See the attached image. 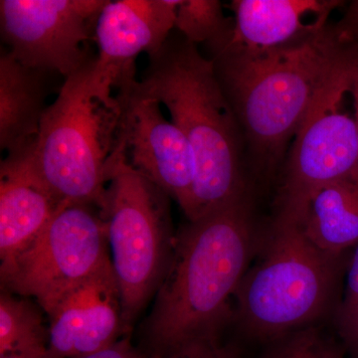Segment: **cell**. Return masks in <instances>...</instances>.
Wrapping results in <instances>:
<instances>
[{"instance_id": "6da1fadb", "label": "cell", "mask_w": 358, "mask_h": 358, "mask_svg": "<svg viewBox=\"0 0 358 358\" xmlns=\"http://www.w3.org/2000/svg\"><path fill=\"white\" fill-rule=\"evenodd\" d=\"M263 234L251 194L187 220L176 234L171 265L138 331V352L196 358L225 345L235 296Z\"/></svg>"}, {"instance_id": "7a4b0ae2", "label": "cell", "mask_w": 358, "mask_h": 358, "mask_svg": "<svg viewBox=\"0 0 358 358\" xmlns=\"http://www.w3.org/2000/svg\"><path fill=\"white\" fill-rule=\"evenodd\" d=\"M352 49L336 41L331 24L275 48H246L229 38L211 49L216 74L257 166L268 169L277 164L350 62Z\"/></svg>"}, {"instance_id": "3957f363", "label": "cell", "mask_w": 358, "mask_h": 358, "mask_svg": "<svg viewBox=\"0 0 358 358\" xmlns=\"http://www.w3.org/2000/svg\"><path fill=\"white\" fill-rule=\"evenodd\" d=\"M148 59L136 88L166 108L194 152L196 176L187 220L251 194L244 169L243 131L213 61L182 35H171Z\"/></svg>"}, {"instance_id": "277c9868", "label": "cell", "mask_w": 358, "mask_h": 358, "mask_svg": "<svg viewBox=\"0 0 358 358\" xmlns=\"http://www.w3.org/2000/svg\"><path fill=\"white\" fill-rule=\"evenodd\" d=\"M350 254L322 251L301 223L274 217L235 296L233 326L263 348L333 317Z\"/></svg>"}, {"instance_id": "5b68a950", "label": "cell", "mask_w": 358, "mask_h": 358, "mask_svg": "<svg viewBox=\"0 0 358 358\" xmlns=\"http://www.w3.org/2000/svg\"><path fill=\"white\" fill-rule=\"evenodd\" d=\"M94 62L65 78L27 148L33 169L60 204L99 207L119 141L121 103L96 74Z\"/></svg>"}, {"instance_id": "8992f818", "label": "cell", "mask_w": 358, "mask_h": 358, "mask_svg": "<svg viewBox=\"0 0 358 358\" xmlns=\"http://www.w3.org/2000/svg\"><path fill=\"white\" fill-rule=\"evenodd\" d=\"M169 199L113 155L99 210L106 225L128 334L159 291L173 259L176 234Z\"/></svg>"}, {"instance_id": "52a82bcc", "label": "cell", "mask_w": 358, "mask_h": 358, "mask_svg": "<svg viewBox=\"0 0 358 358\" xmlns=\"http://www.w3.org/2000/svg\"><path fill=\"white\" fill-rule=\"evenodd\" d=\"M110 263L99 207L62 203L32 244L0 268L1 289L32 299L46 312Z\"/></svg>"}, {"instance_id": "ba28073f", "label": "cell", "mask_w": 358, "mask_h": 358, "mask_svg": "<svg viewBox=\"0 0 358 358\" xmlns=\"http://www.w3.org/2000/svg\"><path fill=\"white\" fill-rule=\"evenodd\" d=\"M352 57L329 85L294 138L279 190L275 217L303 222L315 193L334 181L358 178L355 117L343 110L350 93Z\"/></svg>"}, {"instance_id": "9c48e42d", "label": "cell", "mask_w": 358, "mask_h": 358, "mask_svg": "<svg viewBox=\"0 0 358 358\" xmlns=\"http://www.w3.org/2000/svg\"><path fill=\"white\" fill-rule=\"evenodd\" d=\"M107 0H1L0 26L7 51L26 67L67 78L92 59L84 45L95 37Z\"/></svg>"}, {"instance_id": "30bf717a", "label": "cell", "mask_w": 358, "mask_h": 358, "mask_svg": "<svg viewBox=\"0 0 358 358\" xmlns=\"http://www.w3.org/2000/svg\"><path fill=\"white\" fill-rule=\"evenodd\" d=\"M136 81L115 94L122 122L113 155L164 190L187 216L196 176L194 152L180 129L164 117L160 103L136 90Z\"/></svg>"}, {"instance_id": "8fae6325", "label": "cell", "mask_w": 358, "mask_h": 358, "mask_svg": "<svg viewBox=\"0 0 358 358\" xmlns=\"http://www.w3.org/2000/svg\"><path fill=\"white\" fill-rule=\"evenodd\" d=\"M181 0H107L95 29L94 69L113 90L136 81V57L164 46L176 27Z\"/></svg>"}, {"instance_id": "7c38bea8", "label": "cell", "mask_w": 358, "mask_h": 358, "mask_svg": "<svg viewBox=\"0 0 358 358\" xmlns=\"http://www.w3.org/2000/svg\"><path fill=\"white\" fill-rule=\"evenodd\" d=\"M45 315L49 350L60 358L101 352L129 336L112 263L67 292Z\"/></svg>"}, {"instance_id": "4fadbf2b", "label": "cell", "mask_w": 358, "mask_h": 358, "mask_svg": "<svg viewBox=\"0 0 358 358\" xmlns=\"http://www.w3.org/2000/svg\"><path fill=\"white\" fill-rule=\"evenodd\" d=\"M33 169L27 148L0 166V268L39 236L60 206Z\"/></svg>"}, {"instance_id": "5bb4252c", "label": "cell", "mask_w": 358, "mask_h": 358, "mask_svg": "<svg viewBox=\"0 0 358 358\" xmlns=\"http://www.w3.org/2000/svg\"><path fill=\"white\" fill-rule=\"evenodd\" d=\"M341 0H233L230 42L250 49L284 46L327 27Z\"/></svg>"}, {"instance_id": "9a60e30c", "label": "cell", "mask_w": 358, "mask_h": 358, "mask_svg": "<svg viewBox=\"0 0 358 358\" xmlns=\"http://www.w3.org/2000/svg\"><path fill=\"white\" fill-rule=\"evenodd\" d=\"M21 64L9 53L0 57V147L7 155L32 145L45 110V75Z\"/></svg>"}, {"instance_id": "2e32d148", "label": "cell", "mask_w": 358, "mask_h": 358, "mask_svg": "<svg viewBox=\"0 0 358 358\" xmlns=\"http://www.w3.org/2000/svg\"><path fill=\"white\" fill-rule=\"evenodd\" d=\"M315 246L334 255L358 245V178L341 179L320 188L310 199L301 222Z\"/></svg>"}, {"instance_id": "e0dca14e", "label": "cell", "mask_w": 358, "mask_h": 358, "mask_svg": "<svg viewBox=\"0 0 358 358\" xmlns=\"http://www.w3.org/2000/svg\"><path fill=\"white\" fill-rule=\"evenodd\" d=\"M36 301L1 289L0 357L39 355L49 350V324Z\"/></svg>"}, {"instance_id": "ac0fdd59", "label": "cell", "mask_w": 358, "mask_h": 358, "mask_svg": "<svg viewBox=\"0 0 358 358\" xmlns=\"http://www.w3.org/2000/svg\"><path fill=\"white\" fill-rule=\"evenodd\" d=\"M176 27L190 43H206L212 49L230 38L234 22L225 17L218 0H181Z\"/></svg>"}, {"instance_id": "d6986e66", "label": "cell", "mask_w": 358, "mask_h": 358, "mask_svg": "<svg viewBox=\"0 0 358 358\" xmlns=\"http://www.w3.org/2000/svg\"><path fill=\"white\" fill-rule=\"evenodd\" d=\"M333 322L345 357L358 358V245L350 251Z\"/></svg>"}, {"instance_id": "ffe728a7", "label": "cell", "mask_w": 358, "mask_h": 358, "mask_svg": "<svg viewBox=\"0 0 358 358\" xmlns=\"http://www.w3.org/2000/svg\"><path fill=\"white\" fill-rule=\"evenodd\" d=\"M334 343L324 338L319 327H308L263 346L257 358H329Z\"/></svg>"}, {"instance_id": "44dd1931", "label": "cell", "mask_w": 358, "mask_h": 358, "mask_svg": "<svg viewBox=\"0 0 358 358\" xmlns=\"http://www.w3.org/2000/svg\"><path fill=\"white\" fill-rule=\"evenodd\" d=\"M331 30L339 44H358V0L350 2L341 20L331 24Z\"/></svg>"}, {"instance_id": "7402d4cb", "label": "cell", "mask_w": 358, "mask_h": 358, "mask_svg": "<svg viewBox=\"0 0 358 358\" xmlns=\"http://www.w3.org/2000/svg\"><path fill=\"white\" fill-rule=\"evenodd\" d=\"M138 350L131 343V336H127L120 339L115 345L101 350V352L85 355L78 358H136Z\"/></svg>"}, {"instance_id": "603a6c76", "label": "cell", "mask_w": 358, "mask_h": 358, "mask_svg": "<svg viewBox=\"0 0 358 358\" xmlns=\"http://www.w3.org/2000/svg\"><path fill=\"white\" fill-rule=\"evenodd\" d=\"M0 358H60L57 355H54L53 352L48 350L46 353L39 355H7Z\"/></svg>"}, {"instance_id": "cb8c5ba5", "label": "cell", "mask_w": 358, "mask_h": 358, "mask_svg": "<svg viewBox=\"0 0 358 358\" xmlns=\"http://www.w3.org/2000/svg\"><path fill=\"white\" fill-rule=\"evenodd\" d=\"M329 358H345V352H343L341 346L334 343L331 352H329Z\"/></svg>"}]
</instances>
